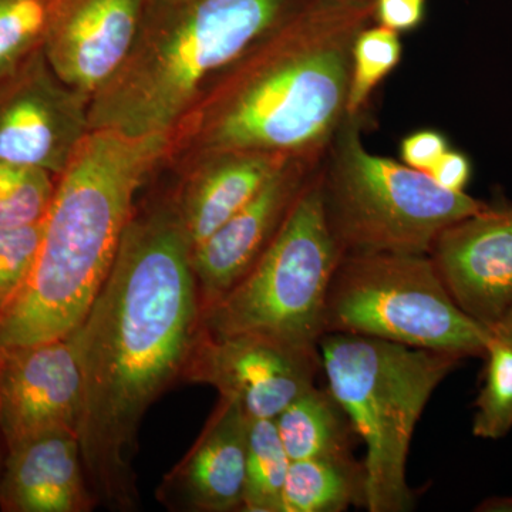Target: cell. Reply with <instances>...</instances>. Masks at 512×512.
Instances as JSON below:
<instances>
[{
  "label": "cell",
  "instance_id": "cell-11",
  "mask_svg": "<svg viewBox=\"0 0 512 512\" xmlns=\"http://www.w3.org/2000/svg\"><path fill=\"white\" fill-rule=\"evenodd\" d=\"M83 376L72 336L0 346L5 450L47 431H79Z\"/></svg>",
  "mask_w": 512,
  "mask_h": 512
},
{
  "label": "cell",
  "instance_id": "cell-2",
  "mask_svg": "<svg viewBox=\"0 0 512 512\" xmlns=\"http://www.w3.org/2000/svg\"><path fill=\"white\" fill-rule=\"evenodd\" d=\"M372 23L375 0H309L212 82L173 154H325L346 119L353 45Z\"/></svg>",
  "mask_w": 512,
  "mask_h": 512
},
{
  "label": "cell",
  "instance_id": "cell-8",
  "mask_svg": "<svg viewBox=\"0 0 512 512\" xmlns=\"http://www.w3.org/2000/svg\"><path fill=\"white\" fill-rule=\"evenodd\" d=\"M326 333L484 357L493 332L458 308L429 255L353 254L340 259L328 293Z\"/></svg>",
  "mask_w": 512,
  "mask_h": 512
},
{
  "label": "cell",
  "instance_id": "cell-26",
  "mask_svg": "<svg viewBox=\"0 0 512 512\" xmlns=\"http://www.w3.org/2000/svg\"><path fill=\"white\" fill-rule=\"evenodd\" d=\"M450 148L444 134L436 130H419L403 138L400 160L417 171L429 174L433 165Z\"/></svg>",
  "mask_w": 512,
  "mask_h": 512
},
{
  "label": "cell",
  "instance_id": "cell-14",
  "mask_svg": "<svg viewBox=\"0 0 512 512\" xmlns=\"http://www.w3.org/2000/svg\"><path fill=\"white\" fill-rule=\"evenodd\" d=\"M144 0H55L43 53L62 82L92 101L136 39Z\"/></svg>",
  "mask_w": 512,
  "mask_h": 512
},
{
  "label": "cell",
  "instance_id": "cell-29",
  "mask_svg": "<svg viewBox=\"0 0 512 512\" xmlns=\"http://www.w3.org/2000/svg\"><path fill=\"white\" fill-rule=\"evenodd\" d=\"M477 511L487 512H512L511 497H491L478 505Z\"/></svg>",
  "mask_w": 512,
  "mask_h": 512
},
{
  "label": "cell",
  "instance_id": "cell-16",
  "mask_svg": "<svg viewBox=\"0 0 512 512\" xmlns=\"http://www.w3.org/2000/svg\"><path fill=\"white\" fill-rule=\"evenodd\" d=\"M97 505L74 431H47L6 450L0 511L90 512Z\"/></svg>",
  "mask_w": 512,
  "mask_h": 512
},
{
  "label": "cell",
  "instance_id": "cell-10",
  "mask_svg": "<svg viewBox=\"0 0 512 512\" xmlns=\"http://www.w3.org/2000/svg\"><path fill=\"white\" fill-rule=\"evenodd\" d=\"M90 99L59 79L42 47L0 83V163L59 177L90 133Z\"/></svg>",
  "mask_w": 512,
  "mask_h": 512
},
{
  "label": "cell",
  "instance_id": "cell-13",
  "mask_svg": "<svg viewBox=\"0 0 512 512\" xmlns=\"http://www.w3.org/2000/svg\"><path fill=\"white\" fill-rule=\"evenodd\" d=\"M323 156L286 161L247 205L211 237L192 248V268L197 276L202 311L220 301L241 281L272 244Z\"/></svg>",
  "mask_w": 512,
  "mask_h": 512
},
{
  "label": "cell",
  "instance_id": "cell-24",
  "mask_svg": "<svg viewBox=\"0 0 512 512\" xmlns=\"http://www.w3.org/2000/svg\"><path fill=\"white\" fill-rule=\"evenodd\" d=\"M57 178L42 168L0 163V228L45 220Z\"/></svg>",
  "mask_w": 512,
  "mask_h": 512
},
{
  "label": "cell",
  "instance_id": "cell-23",
  "mask_svg": "<svg viewBox=\"0 0 512 512\" xmlns=\"http://www.w3.org/2000/svg\"><path fill=\"white\" fill-rule=\"evenodd\" d=\"M55 0H0V83L45 42Z\"/></svg>",
  "mask_w": 512,
  "mask_h": 512
},
{
  "label": "cell",
  "instance_id": "cell-19",
  "mask_svg": "<svg viewBox=\"0 0 512 512\" xmlns=\"http://www.w3.org/2000/svg\"><path fill=\"white\" fill-rule=\"evenodd\" d=\"M365 507V470L353 454L291 461L282 512H343Z\"/></svg>",
  "mask_w": 512,
  "mask_h": 512
},
{
  "label": "cell",
  "instance_id": "cell-7",
  "mask_svg": "<svg viewBox=\"0 0 512 512\" xmlns=\"http://www.w3.org/2000/svg\"><path fill=\"white\" fill-rule=\"evenodd\" d=\"M340 259L323 211L319 165L261 258L220 301L202 311V332L214 338L261 335L319 348Z\"/></svg>",
  "mask_w": 512,
  "mask_h": 512
},
{
  "label": "cell",
  "instance_id": "cell-6",
  "mask_svg": "<svg viewBox=\"0 0 512 512\" xmlns=\"http://www.w3.org/2000/svg\"><path fill=\"white\" fill-rule=\"evenodd\" d=\"M365 114L348 117L320 164L323 211L340 254H429L441 231L487 202L367 150Z\"/></svg>",
  "mask_w": 512,
  "mask_h": 512
},
{
  "label": "cell",
  "instance_id": "cell-21",
  "mask_svg": "<svg viewBox=\"0 0 512 512\" xmlns=\"http://www.w3.org/2000/svg\"><path fill=\"white\" fill-rule=\"evenodd\" d=\"M399 33L383 26H367L357 35L352 49L346 116L365 114L379 84L402 62Z\"/></svg>",
  "mask_w": 512,
  "mask_h": 512
},
{
  "label": "cell",
  "instance_id": "cell-30",
  "mask_svg": "<svg viewBox=\"0 0 512 512\" xmlns=\"http://www.w3.org/2000/svg\"><path fill=\"white\" fill-rule=\"evenodd\" d=\"M493 336L512 345V308L510 309V312L504 316L503 320L495 326L493 329Z\"/></svg>",
  "mask_w": 512,
  "mask_h": 512
},
{
  "label": "cell",
  "instance_id": "cell-9",
  "mask_svg": "<svg viewBox=\"0 0 512 512\" xmlns=\"http://www.w3.org/2000/svg\"><path fill=\"white\" fill-rule=\"evenodd\" d=\"M319 348H303L261 335L214 338L202 332L183 380L210 384L248 419L275 420L296 397L315 386Z\"/></svg>",
  "mask_w": 512,
  "mask_h": 512
},
{
  "label": "cell",
  "instance_id": "cell-17",
  "mask_svg": "<svg viewBox=\"0 0 512 512\" xmlns=\"http://www.w3.org/2000/svg\"><path fill=\"white\" fill-rule=\"evenodd\" d=\"M291 158L295 157L254 151L195 157L183 184L174 192L192 248L247 205Z\"/></svg>",
  "mask_w": 512,
  "mask_h": 512
},
{
  "label": "cell",
  "instance_id": "cell-3",
  "mask_svg": "<svg viewBox=\"0 0 512 512\" xmlns=\"http://www.w3.org/2000/svg\"><path fill=\"white\" fill-rule=\"evenodd\" d=\"M173 147V134L90 130L57 177L28 281L0 309V346L63 338L82 323L116 261L137 191Z\"/></svg>",
  "mask_w": 512,
  "mask_h": 512
},
{
  "label": "cell",
  "instance_id": "cell-20",
  "mask_svg": "<svg viewBox=\"0 0 512 512\" xmlns=\"http://www.w3.org/2000/svg\"><path fill=\"white\" fill-rule=\"evenodd\" d=\"M289 466L275 420H249L242 512H282Z\"/></svg>",
  "mask_w": 512,
  "mask_h": 512
},
{
  "label": "cell",
  "instance_id": "cell-31",
  "mask_svg": "<svg viewBox=\"0 0 512 512\" xmlns=\"http://www.w3.org/2000/svg\"><path fill=\"white\" fill-rule=\"evenodd\" d=\"M5 444H3L2 437H0V473H2L3 458H5Z\"/></svg>",
  "mask_w": 512,
  "mask_h": 512
},
{
  "label": "cell",
  "instance_id": "cell-25",
  "mask_svg": "<svg viewBox=\"0 0 512 512\" xmlns=\"http://www.w3.org/2000/svg\"><path fill=\"white\" fill-rule=\"evenodd\" d=\"M43 221L23 227L0 228V309L22 289L35 265Z\"/></svg>",
  "mask_w": 512,
  "mask_h": 512
},
{
  "label": "cell",
  "instance_id": "cell-28",
  "mask_svg": "<svg viewBox=\"0 0 512 512\" xmlns=\"http://www.w3.org/2000/svg\"><path fill=\"white\" fill-rule=\"evenodd\" d=\"M429 175L440 187L446 188L448 191L466 192L471 175H473V167H471L470 158L466 154L448 148L439 161L433 165Z\"/></svg>",
  "mask_w": 512,
  "mask_h": 512
},
{
  "label": "cell",
  "instance_id": "cell-27",
  "mask_svg": "<svg viewBox=\"0 0 512 512\" xmlns=\"http://www.w3.org/2000/svg\"><path fill=\"white\" fill-rule=\"evenodd\" d=\"M426 18V0H375V23L396 33L412 32Z\"/></svg>",
  "mask_w": 512,
  "mask_h": 512
},
{
  "label": "cell",
  "instance_id": "cell-5",
  "mask_svg": "<svg viewBox=\"0 0 512 512\" xmlns=\"http://www.w3.org/2000/svg\"><path fill=\"white\" fill-rule=\"evenodd\" d=\"M319 353L329 392L365 444L363 508L412 511L416 495L406 473L414 430L463 357L350 333H326Z\"/></svg>",
  "mask_w": 512,
  "mask_h": 512
},
{
  "label": "cell",
  "instance_id": "cell-1",
  "mask_svg": "<svg viewBox=\"0 0 512 512\" xmlns=\"http://www.w3.org/2000/svg\"><path fill=\"white\" fill-rule=\"evenodd\" d=\"M192 245L174 194L136 208L116 261L70 333L83 376L79 436L87 480L111 511L140 507L138 433L201 333Z\"/></svg>",
  "mask_w": 512,
  "mask_h": 512
},
{
  "label": "cell",
  "instance_id": "cell-22",
  "mask_svg": "<svg viewBox=\"0 0 512 512\" xmlns=\"http://www.w3.org/2000/svg\"><path fill=\"white\" fill-rule=\"evenodd\" d=\"M484 359V383L474 403L473 434L478 439L500 440L512 430V345L493 336Z\"/></svg>",
  "mask_w": 512,
  "mask_h": 512
},
{
  "label": "cell",
  "instance_id": "cell-12",
  "mask_svg": "<svg viewBox=\"0 0 512 512\" xmlns=\"http://www.w3.org/2000/svg\"><path fill=\"white\" fill-rule=\"evenodd\" d=\"M427 255L458 308L493 332L512 308V205L453 222Z\"/></svg>",
  "mask_w": 512,
  "mask_h": 512
},
{
  "label": "cell",
  "instance_id": "cell-18",
  "mask_svg": "<svg viewBox=\"0 0 512 512\" xmlns=\"http://www.w3.org/2000/svg\"><path fill=\"white\" fill-rule=\"evenodd\" d=\"M291 461L352 454V424L328 389H311L296 397L275 419Z\"/></svg>",
  "mask_w": 512,
  "mask_h": 512
},
{
  "label": "cell",
  "instance_id": "cell-4",
  "mask_svg": "<svg viewBox=\"0 0 512 512\" xmlns=\"http://www.w3.org/2000/svg\"><path fill=\"white\" fill-rule=\"evenodd\" d=\"M309 0H144L136 39L90 101V130L173 134L225 69Z\"/></svg>",
  "mask_w": 512,
  "mask_h": 512
},
{
  "label": "cell",
  "instance_id": "cell-15",
  "mask_svg": "<svg viewBox=\"0 0 512 512\" xmlns=\"http://www.w3.org/2000/svg\"><path fill=\"white\" fill-rule=\"evenodd\" d=\"M248 424L237 403L220 397L194 446L158 485V503L171 512H242Z\"/></svg>",
  "mask_w": 512,
  "mask_h": 512
}]
</instances>
